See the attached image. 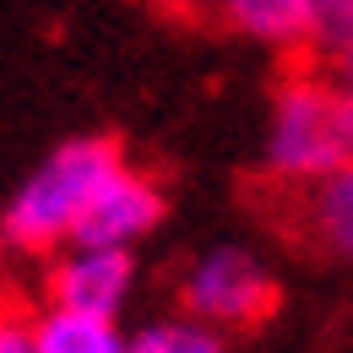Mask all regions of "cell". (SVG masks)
<instances>
[{
	"instance_id": "cell-1",
	"label": "cell",
	"mask_w": 353,
	"mask_h": 353,
	"mask_svg": "<svg viewBox=\"0 0 353 353\" xmlns=\"http://www.w3.org/2000/svg\"><path fill=\"white\" fill-rule=\"evenodd\" d=\"M125 169L114 136H71L49 152L0 212V239L22 256H54L77 239L98 190Z\"/></svg>"
},
{
	"instance_id": "cell-2",
	"label": "cell",
	"mask_w": 353,
	"mask_h": 353,
	"mask_svg": "<svg viewBox=\"0 0 353 353\" xmlns=\"http://www.w3.org/2000/svg\"><path fill=\"white\" fill-rule=\"evenodd\" d=\"M261 163L277 185L321 179L353 163V103L321 65L305 60L299 71L277 82Z\"/></svg>"
},
{
	"instance_id": "cell-3",
	"label": "cell",
	"mask_w": 353,
	"mask_h": 353,
	"mask_svg": "<svg viewBox=\"0 0 353 353\" xmlns=\"http://www.w3.org/2000/svg\"><path fill=\"white\" fill-rule=\"evenodd\" d=\"M179 310L212 332H256L277 310V277L245 245H212L179 272Z\"/></svg>"
},
{
	"instance_id": "cell-4",
	"label": "cell",
	"mask_w": 353,
	"mask_h": 353,
	"mask_svg": "<svg viewBox=\"0 0 353 353\" xmlns=\"http://www.w3.org/2000/svg\"><path fill=\"white\" fill-rule=\"evenodd\" d=\"M272 223L299 250L353 261V163L321 179H299V185L272 179Z\"/></svg>"
},
{
	"instance_id": "cell-5",
	"label": "cell",
	"mask_w": 353,
	"mask_h": 353,
	"mask_svg": "<svg viewBox=\"0 0 353 353\" xmlns=\"http://www.w3.org/2000/svg\"><path fill=\"white\" fill-rule=\"evenodd\" d=\"M136 288V250H98V245H65L49 256L44 272V310H71L92 321H120Z\"/></svg>"
},
{
	"instance_id": "cell-6",
	"label": "cell",
	"mask_w": 353,
	"mask_h": 353,
	"mask_svg": "<svg viewBox=\"0 0 353 353\" xmlns=\"http://www.w3.org/2000/svg\"><path fill=\"white\" fill-rule=\"evenodd\" d=\"M169 218V196L147 169H120L98 190V201L88 207V218L77 228L71 245H98V250H136L147 234H158V223Z\"/></svg>"
},
{
	"instance_id": "cell-7",
	"label": "cell",
	"mask_w": 353,
	"mask_h": 353,
	"mask_svg": "<svg viewBox=\"0 0 353 353\" xmlns=\"http://www.w3.org/2000/svg\"><path fill=\"white\" fill-rule=\"evenodd\" d=\"M207 11L223 28H234V33L256 39V44L315 54V33H321L326 0H207Z\"/></svg>"
},
{
	"instance_id": "cell-8",
	"label": "cell",
	"mask_w": 353,
	"mask_h": 353,
	"mask_svg": "<svg viewBox=\"0 0 353 353\" xmlns=\"http://www.w3.org/2000/svg\"><path fill=\"white\" fill-rule=\"evenodd\" d=\"M33 353H131V332H120V321L39 310L33 315Z\"/></svg>"
},
{
	"instance_id": "cell-9",
	"label": "cell",
	"mask_w": 353,
	"mask_h": 353,
	"mask_svg": "<svg viewBox=\"0 0 353 353\" xmlns=\"http://www.w3.org/2000/svg\"><path fill=\"white\" fill-rule=\"evenodd\" d=\"M131 353H228V337L190 315H174V321H152L131 332Z\"/></svg>"
},
{
	"instance_id": "cell-10",
	"label": "cell",
	"mask_w": 353,
	"mask_h": 353,
	"mask_svg": "<svg viewBox=\"0 0 353 353\" xmlns=\"http://www.w3.org/2000/svg\"><path fill=\"white\" fill-rule=\"evenodd\" d=\"M348 39H353V0H326L321 33H315V60H326L332 49H343Z\"/></svg>"
},
{
	"instance_id": "cell-11",
	"label": "cell",
	"mask_w": 353,
	"mask_h": 353,
	"mask_svg": "<svg viewBox=\"0 0 353 353\" xmlns=\"http://www.w3.org/2000/svg\"><path fill=\"white\" fill-rule=\"evenodd\" d=\"M0 353H33V315L0 305Z\"/></svg>"
},
{
	"instance_id": "cell-12",
	"label": "cell",
	"mask_w": 353,
	"mask_h": 353,
	"mask_svg": "<svg viewBox=\"0 0 353 353\" xmlns=\"http://www.w3.org/2000/svg\"><path fill=\"white\" fill-rule=\"evenodd\" d=\"M315 65H321V71H326V77H332L337 88L348 92V103H353V39H348L343 49H332L326 60H315Z\"/></svg>"
}]
</instances>
